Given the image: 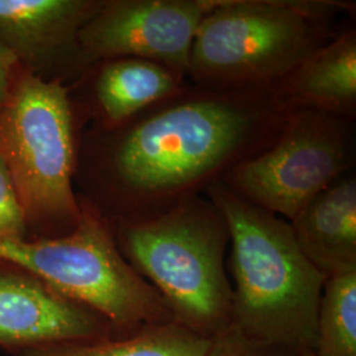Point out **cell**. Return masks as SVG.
<instances>
[{"instance_id": "4", "label": "cell", "mask_w": 356, "mask_h": 356, "mask_svg": "<svg viewBox=\"0 0 356 356\" xmlns=\"http://www.w3.org/2000/svg\"><path fill=\"white\" fill-rule=\"evenodd\" d=\"M111 226L119 251L161 294L175 322L206 338L231 326L229 225L204 194L161 216Z\"/></svg>"}, {"instance_id": "9", "label": "cell", "mask_w": 356, "mask_h": 356, "mask_svg": "<svg viewBox=\"0 0 356 356\" xmlns=\"http://www.w3.org/2000/svg\"><path fill=\"white\" fill-rule=\"evenodd\" d=\"M102 4L103 0H0V45L31 64L72 56L86 66L78 35Z\"/></svg>"}, {"instance_id": "15", "label": "cell", "mask_w": 356, "mask_h": 356, "mask_svg": "<svg viewBox=\"0 0 356 356\" xmlns=\"http://www.w3.org/2000/svg\"><path fill=\"white\" fill-rule=\"evenodd\" d=\"M302 350L251 337L229 326L211 338L204 356H301Z\"/></svg>"}, {"instance_id": "2", "label": "cell", "mask_w": 356, "mask_h": 356, "mask_svg": "<svg viewBox=\"0 0 356 356\" xmlns=\"http://www.w3.org/2000/svg\"><path fill=\"white\" fill-rule=\"evenodd\" d=\"M204 195L229 225L231 325L263 341L313 351L326 277L300 250L291 223L243 200L222 181Z\"/></svg>"}, {"instance_id": "16", "label": "cell", "mask_w": 356, "mask_h": 356, "mask_svg": "<svg viewBox=\"0 0 356 356\" xmlns=\"http://www.w3.org/2000/svg\"><path fill=\"white\" fill-rule=\"evenodd\" d=\"M26 222L11 175L0 157V242L26 239Z\"/></svg>"}, {"instance_id": "17", "label": "cell", "mask_w": 356, "mask_h": 356, "mask_svg": "<svg viewBox=\"0 0 356 356\" xmlns=\"http://www.w3.org/2000/svg\"><path fill=\"white\" fill-rule=\"evenodd\" d=\"M17 57L8 48L0 45V106L7 101L11 91V72Z\"/></svg>"}, {"instance_id": "12", "label": "cell", "mask_w": 356, "mask_h": 356, "mask_svg": "<svg viewBox=\"0 0 356 356\" xmlns=\"http://www.w3.org/2000/svg\"><path fill=\"white\" fill-rule=\"evenodd\" d=\"M188 83L185 76L164 65L122 57L101 63L92 82V94L103 127L107 129L177 94Z\"/></svg>"}, {"instance_id": "13", "label": "cell", "mask_w": 356, "mask_h": 356, "mask_svg": "<svg viewBox=\"0 0 356 356\" xmlns=\"http://www.w3.org/2000/svg\"><path fill=\"white\" fill-rule=\"evenodd\" d=\"M211 338L177 322L148 326L120 339L28 350L16 356H204Z\"/></svg>"}, {"instance_id": "11", "label": "cell", "mask_w": 356, "mask_h": 356, "mask_svg": "<svg viewBox=\"0 0 356 356\" xmlns=\"http://www.w3.org/2000/svg\"><path fill=\"white\" fill-rule=\"evenodd\" d=\"M291 110L356 120V29L348 28L307 56L273 86Z\"/></svg>"}, {"instance_id": "6", "label": "cell", "mask_w": 356, "mask_h": 356, "mask_svg": "<svg viewBox=\"0 0 356 356\" xmlns=\"http://www.w3.org/2000/svg\"><path fill=\"white\" fill-rule=\"evenodd\" d=\"M356 122L314 110H293L267 149L231 169L222 182L288 222L321 191L354 172Z\"/></svg>"}, {"instance_id": "8", "label": "cell", "mask_w": 356, "mask_h": 356, "mask_svg": "<svg viewBox=\"0 0 356 356\" xmlns=\"http://www.w3.org/2000/svg\"><path fill=\"white\" fill-rule=\"evenodd\" d=\"M115 339L108 321L19 268L0 263V347L28 350Z\"/></svg>"}, {"instance_id": "1", "label": "cell", "mask_w": 356, "mask_h": 356, "mask_svg": "<svg viewBox=\"0 0 356 356\" xmlns=\"http://www.w3.org/2000/svg\"><path fill=\"white\" fill-rule=\"evenodd\" d=\"M292 111L270 86L189 82L126 123L104 128V204L97 211L111 223L143 220L204 195L231 169L267 149Z\"/></svg>"}, {"instance_id": "5", "label": "cell", "mask_w": 356, "mask_h": 356, "mask_svg": "<svg viewBox=\"0 0 356 356\" xmlns=\"http://www.w3.org/2000/svg\"><path fill=\"white\" fill-rule=\"evenodd\" d=\"M0 157L26 220L61 236L74 229L82 206L74 191L78 148L69 89L60 79L26 73L0 106Z\"/></svg>"}, {"instance_id": "3", "label": "cell", "mask_w": 356, "mask_h": 356, "mask_svg": "<svg viewBox=\"0 0 356 356\" xmlns=\"http://www.w3.org/2000/svg\"><path fill=\"white\" fill-rule=\"evenodd\" d=\"M191 45L188 81L204 88H273L337 36L343 0H207Z\"/></svg>"}, {"instance_id": "10", "label": "cell", "mask_w": 356, "mask_h": 356, "mask_svg": "<svg viewBox=\"0 0 356 356\" xmlns=\"http://www.w3.org/2000/svg\"><path fill=\"white\" fill-rule=\"evenodd\" d=\"M289 223L300 250L326 279L356 272L355 170L321 191Z\"/></svg>"}, {"instance_id": "18", "label": "cell", "mask_w": 356, "mask_h": 356, "mask_svg": "<svg viewBox=\"0 0 356 356\" xmlns=\"http://www.w3.org/2000/svg\"><path fill=\"white\" fill-rule=\"evenodd\" d=\"M301 356H316V354L312 350H302V355Z\"/></svg>"}, {"instance_id": "7", "label": "cell", "mask_w": 356, "mask_h": 356, "mask_svg": "<svg viewBox=\"0 0 356 356\" xmlns=\"http://www.w3.org/2000/svg\"><path fill=\"white\" fill-rule=\"evenodd\" d=\"M209 11L207 0H103L79 31L78 47L86 66L134 57L188 79L193 40Z\"/></svg>"}, {"instance_id": "14", "label": "cell", "mask_w": 356, "mask_h": 356, "mask_svg": "<svg viewBox=\"0 0 356 356\" xmlns=\"http://www.w3.org/2000/svg\"><path fill=\"white\" fill-rule=\"evenodd\" d=\"M313 353L356 356V272L325 281Z\"/></svg>"}]
</instances>
